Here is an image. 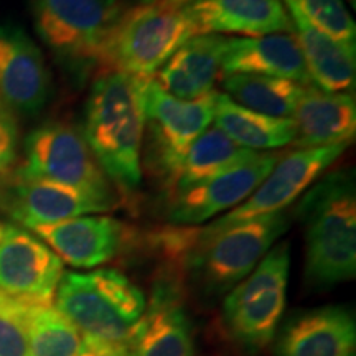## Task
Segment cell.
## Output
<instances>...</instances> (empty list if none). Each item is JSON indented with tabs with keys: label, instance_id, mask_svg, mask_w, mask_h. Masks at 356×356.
<instances>
[{
	"label": "cell",
	"instance_id": "10",
	"mask_svg": "<svg viewBox=\"0 0 356 356\" xmlns=\"http://www.w3.org/2000/svg\"><path fill=\"white\" fill-rule=\"evenodd\" d=\"M350 144L341 142L314 149H293L282 155L251 197L200 229L203 233H216L238 222L286 211L346 152Z\"/></svg>",
	"mask_w": 356,
	"mask_h": 356
},
{
	"label": "cell",
	"instance_id": "14",
	"mask_svg": "<svg viewBox=\"0 0 356 356\" xmlns=\"http://www.w3.org/2000/svg\"><path fill=\"white\" fill-rule=\"evenodd\" d=\"M50 92V71L37 43L22 29L0 25V102L17 118H33Z\"/></svg>",
	"mask_w": 356,
	"mask_h": 356
},
{
	"label": "cell",
	"instance_id": "24",
	"mask_svg": "<svg viewBox=\"0 0 356 356\" xmlns=\"http://www.w3.org/2000/svg\"><path fill=\"white\" fill-rule=\"evenodd\" d=\"M213 124L231 140L254 152H270L292 145L296 124L291 118H270L236 104L222 92H216Z\"/></svg>",
	"mask_w": 356,
	"mask_h": 356
},
{
	"label": "cell",
	"instance_id": "21",
	"mask_svg": "<svg viewBox=\"0 0 356 356\" xmlns=\"http://www.w3.org/2000/svg\"><path fill=\"white\" fill-rule=\"evenodd\" d=\"M226 37L198 35L181 44L154 79L168 95L193 101L215 91L221 73Z\"/></svg>",
	"mask_w": 356,
	"mask_h": 356
},
{
	"label": "cell",
	"instance_id": "12",
	"mask_svg": "<svg viewBox=\"0 0 356 356\" xmlns=\"http://www.w3.org/2000/svg\"><path fill=\"white\" fill-rule=\"evenodd\" d=\"M63 274V261L38 236L12 221H0V293L53 304Z\"/></svg>",
	"mask_w": 356,
	"mask_h": 356
},
{
	"label": "cell",
	"instance_id": "23",
	"mask_svg": "<svg viewBox=\"0 0 356 356\" xmlns=\"http://www.w3.org/2000/svg\"><path fill=\"white\" fill-rule=\"evenodd\" d=\"M287 8L292 35L299 43L312 86L327 92H353L356 53L312 26L299 12Z\"/></svg>",
	"mask_w": 356,
	"mask_h": 356
},
{
	"label": "cell",
	"instance_id": "3",
	"mask_svg": "<svg viewBox=\"0 0 356 356\" xmlns=\"http://www.w3.org/2000/svg\"><path fill=\"white\" fill-rule=\"evenodd\" d=\"M291 226V215L273 213L216 233L180 229L165 234V244L181 252L190 277L200 291L216 297L228 293L249 275Z\"/></svg>",
	"mask_w": 356,
	"mask_h": 356
},
{
	"label": "cell",
	"instance_id": "22",
	"mask_svg": "<svg viewBox=\"0 0 356 356\" xmlns=\"http://www.w3.org/2000/svg\"><path fill=\"white\" fill-rule=\"evenodd\" d=\"M0 318L25 337L33 356H78L81 333L53 304L25 302L0 293Z\"/></svg>",
	"mask_w": 356,
	"mask_h": 356
},
{
	"label": "cell",
	"instance_id": "6",
	"mask_svg": "<svg viewBox=\"0 0 356 356\" xmlns=\"http://www.w3.org/2000/svg\"><path fill=\"white\" fill-rule=\"evenodd\" d=\"M291 244L277 243L254 269L226 293L222 323L228 337L246 353L256 355L273 343L287 302Z\"/></svg>",
	"mask_w": 356,
	"mask_h": 356
},
{
	"label": "cell",
	"instance_id": "28",
	"mask_svg": "<svg viewBox=\"0 0 356 356\" xmlns=\"http://www.w3.org/2000/svg\"><path fill=\"white\" fill-rule=\"evenodd\" d=\"M19 118L0 102V186L13 175L19 165Z\"/></svg>",
	"mask_w": 356,
	"mask_h": 356
},
{
	"label": "cell",
	"instance_id": "18",
	"mask_svg": "<svg viewBox=\"0 0 356 356\" xmlns=\"http://www.w3.org/2000/svg\"><path fill=\"white\" fill-rule=\"evenodd\" d=\"M127 356H195L191 322L173 280L155 284L127 345Z\"/></svg>",
	"mask_w": 356,
	"mask_h": 356
},
{
	"label": "cell",
	"instance_id": "15",
	"mask_svg": "<svg viewBox=\"0 0 356 356\" xmlns=\"http://www.w3.org/2000/svg\"><path fill=\"white\" fill-rule=\"evenodd\" d=\"M274 356H356V322L346 307L292 312L275 333Z\"/></svg>",
	"mask_w": 356,
	"mask_h": 356
},
{
	"label": "cell",
	"instance_id": "29",
	"mask_svg": "<svg viewBox=\"0 0 356 356\" xmlns=\"http://www.w3.org/2000/svg\"><path fill=\"white\" fill-rule=\"evenodd\" d=\"M0 356H33L25 337L3 318H0Z\"/></svg>",
	"mask_w": 356,
	"mask_h": 356
},
{
	"label": "cell",
	"instance_id": "4",
	"mask_svg": "<svg viewBox=\"0 0 356 356\" xmlns=\"http://www.w3.org/2000/svg\"><path fill=\"white\" fill-rule=\"evenodd\" d=\"M53 305L81 335L127 346L147 299L121 270L99 267L91 273H65Z\"/></svg>",
	"mask_w": 356,
	"mask_h": 356
},
{
	"label": "cell",
	"instance_id": "13",
	"mask_svg": "<svg viewBox=\"0 0 356 356\" xmlns=\"http://www.w3.org/2000/svg\"><path fill=\"white\" fill-rule=\"evenodd\" d=\"M280 155L257 152L229 170L191 186L180 193L170 195L165 208V220L173 226H198L225 211L241 204L251 197L264 180Z\"/></svg>",
	"mask_w": 356,
	"mask_h": 356
},
{
	"label": "cell",
	"instance_id": "32",
	"mask_svg": "<svg viewBox=\"0 0 356 356\" xmlns=\"http://www.w3.org/2000/svg\"><path fill=\"white\" fill-rule=\"evenodd\" d=\"M351 3H353V6H355V0H351Z\"/></svg>",
	"mask_w": 356,
	"mask_h": 356
},
{
	"label": "cell",
	"instance_id": "30",
	"mask_svg": "<svg viewBox=\"0 0 356 356\" xmlns=\"http://www.w3.org/2000/svg\"><path fill=\"white\" fill-rule=\"evenodd\" d=\"M81 337V348L78 356H127V346L111 343L96 337Z\"/></svg>",
	"mask_w": 356,
	"mask_h": 356
},
{
	"label": "cell",
	"instance_id": "7",
	"mask_svg": "<svg viewBox=\"0 0 356 356\" xmlns=\"http://www.w3.org/2000/svg\"><path fill=\"white\" fill-rule=\"evenodd\" d=\"M35 30L70 70L96 65L102 43L127 10L124 0H30Z\"/></svg>",
	"mask_w": 356,
	"mask_h": 356
},
{
	"label": "cell",
	"instance_id": "9",
	"mask_svg": "<svg viewBox=\"0 0 356 356\" xmlns=\"http://www.w3.org/2000/svg\"><path fill=\"white\" fill-rule=\"evenodd\" d=\"M13 175L81 188L101 197L121 198L92 155L83 132L73 124L48 121L24 142V159Z\"/></svg>",
	"mask_w": 356,
	"mask_h": 356
},
{
	"label": "cell",
	"instance_id": "1",
	"mask_svg": "<svg viewBox=\"0 0 356 356\" xmlns=\"http://www.w3.org/2000/svg\"><path fill=\"white\" fill-rule=\"evenodd\" d=\"M142 78L101 71L89 91L83 136L119 195L142 184L145 109Z\"/></svg>",
	"mask_w": 356,
	"mask_h": 356
},
{
	"label": "cell",
	"instance_id": "2",
	"mask_svg": "<svg viewBox=\"0 0 356 356\" xmlns=\"http://www.w3.org/2000/svg\"><path fill=\"white\" fill-rule=\"evenodd\" d=\"M307 286L330 289L356 275V190L351 170L328 173L299 198Z\"/></svg>",
	"mask_w": 356,
	"mask_h": 356
},
{
	"label": "cell",
	"instance_id": "11",
	"mask_svg": "<svg viewBox=\"0 0 356 356\" xmlns=\"http://www.w3.org/2000/svg\"><path fill=\"white\" fill-rule=\"evenodd\" d=\"M119 204L121 198L19 175H12L0 186V215L26 229L78 216L104 215Z\"/></svg>",
	"mask_w": 356,
	"mask_h": 356
},
{
	"label": "cell",
	"instance_id": "27",
	"mask_svg": "<svg viewBox=\"0 0 356 356\" xmlns=\"http://www.w3.org/2000/svg\"><path fill=\"white\" fill-rule=\"evenodd\" d=\"M312 26L356 53V25L343 0H282Z\"/></svg>",
	"mask_w": 356,
	"mask_h": 356
},
{
	"label": "cell",
	"instance_id": "25",
	"mask_svg": "<svg viewBox=\"0 0 356 356\" xmlns=\"http://www.w3.org/2000/svg\"><path fill=\"white\" fill-rule=\"evenodd\" d=\"M256 154L254 150H248L236 144L225 132L211 124L186 150L173 181L167 188V195L170 197L203 184L239 165L244 160L254 157Z\"/></svg>",
	"mask_w": 356,
	"mask_h": 356
},
{
	"label": "cell",
	"instance_id": "20",
	"mask_svg": "<svg viewBox=\"0 0 356 356\" xmlns=\"http://www.w3.org/2000/svg\"><path fill=\"white\" fill-rule=\"evenodd\" d=\"M293 149L353 142L356 132V102L353 92H327L305 86L296 113Z\"/></svg>",
	"mask_w": 356,
	"mask_h": 356
},
{
	"label": "cell",
	"instance_id": "19",
	"mask_svg": "<svg viewBox=\"0 0 356 356\" xmlns=\"http://www.w3.org/2000/svg\"><path fill=\"white\" fill-rule=\"evenodd\" d=\"M222 74H261L312 86L300 47L292 33L226 37Z\"/></svg>",
	"mask_w": 356,
	"mask_h": 356
},
{
	"label": "cell",
	"instance_id": "5",
	"mask_svg": "<svg viewBox=\"0 0 356 356\" xmlns=\"http://www.w3.org/2000/svg\"><path fill=\"white\" fill-rule=\"evenodd\" d=\"M191 37L184 7L140 3L127 8L111 30L96 65L102 71L150 79Z\"/></svg>",
	"mask_w": 356,
	"mask_h": 356
},
{
	"label": "cell",
	"instance_id": "8",
	"mask_svg": "<svg viewBox=\"0 0 356 356\" xmlns=\"http://www.w3.org/2000/svg\"><path fill=\"white\" fill-rule=\"evenodd\" d=\"M145 109V168L170 186L190 145L213 124L216 91L193 101L168 95L154 78L142 83Z\"/></svg>",
	"mask_w": 356,
	"mask_h": 356
},
{
	"label": "cell",
	"instance_id": "17",
	"mask_svg": "<svg viewBox=\"0 0 356 356\" xmlns=\"http://www.w3.org/2000/svg\"><path fill=\"white\" fill-rule=\"evenodd\" d=\"M184 12L193 37L292 33L291 15L282 0H191Z\"/></svg>",
	"mask_w": 356,
	"mask_h": 356
},
{
	"label": "cell",
	"instance_id": "26",
	"mask_svg": "<svg viewBox=\"0 0 356 356\" xmlns=\"http://www.w3.org/2000/svg\"><path fill=\"white\" fill-rule=\"evenodd\" d=\"M222 95L236 104L270 115L292 119L304 88L291 79L261 76V74H222Z\"/></svg>",
	"mask_w": 356,
	"mask_h": 356
},
{
	"label": "cell",
	"instance_id": "31",
	"mask_svg": "<svg viewBox=\"0 0 356 356\" xmlns=\"http://www.w3.org/2000/svg\"><path fill=\"white\" fill-rule=\"evenodd\" d=\"M191 0H140V3H165L172 7H184Z\"/></svg>",
	"mask_w": 356,
	"mask_h": 356
},
{
	"label": "cell",
	"instance_id": "16",
	"mask_svg": "<svg viewBox=\"0 0 356 356\" xmlns=\"http://www.w3.org/2000/svg\"><path fill=\"white\" fill-rule=\"evenodd\" d=\"M55 254L76 269H92L113 261L126 246L129 229L108 215H86L30 229Z\"/></svg>",
	"mask_w": 356,
	"mask_h": 356
}]
</instances>
